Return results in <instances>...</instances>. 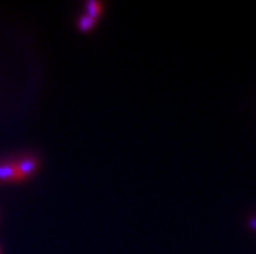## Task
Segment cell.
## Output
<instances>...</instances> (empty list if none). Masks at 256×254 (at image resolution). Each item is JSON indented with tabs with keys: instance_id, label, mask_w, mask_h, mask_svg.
Here are the masks:
<instances>
[{
	"instance_id": "obj_1",
	"label": "cell",
	"mask_w": 256,
	"mask_h": 254,
	"mask_svg": "<svg viewBox=\"0 0 256 254\" xmlns=\"http://www.w3.org/2000/svg\"><path fill=\"white\" fill-rule=\"evenodd\" d=\"M38 168V161L33 157L23 158L8 164L0 165V180L17 182L31 176Z\"/></svg>"
},
{
	"instance_id": "obj_4",
	"label": "cell",
	"mask_w": 256,
	"mask_h": 254,
	"mask_svg": "<svg viewBox=\"0 0 256 254\" xmlns=\"http://www.w3.org/2000/svg\"><path fill=\"white\" fill-rule=\"evenodd\" d=\"M249 224H250V227L253 228V230H256V217L251 218L249 222Z\"/></svg>"
},
{
	"instance_id": "obj_2",
	"label": "cell",
	"mask_w": 256,
	"mask_h": 254,
	"mask_svg": "<svg viewBox=\"0 0 256 254\" xmlns=\"http://www.w3.org/2000/svg\"><path fill=\"white\" fill-rule=\"evenodd\" d=\"M86 11H87V16H90V17L96 20L99 16L102 15L103 7L102 4L98 3V1H90V3L86 4Z\"/></svg>"
},
{
	"instance_id": "obj_3",
	"label": "cell",
	"mask_w": 256,
	"mask_h": 254,
	"mask_svg": "<svg viewBox=\"0 0 256 254\" xmlns=\"http://www.w3.org/2000/svg\"><path fill=\"white\" fill-rule=\"evenodd\" d=\"M95 22H96V20L90 17V16H82L79 19V29L82 31H90L95 26Z\"/></svg>"
}]
</instances>
